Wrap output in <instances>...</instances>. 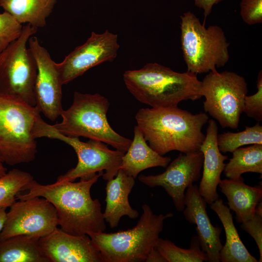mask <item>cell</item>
<instances>
[{
	"instance_id": "6da1fadb",
	"label": "cell",
	"mask_w": 262,
	"mask_h": 262,
	"mask_svg": "<svg viewBox=\"0 0 262 262\" xmlns=\"http://www.w3.org/2000/svg\"><path fill=\"white\" fill-rule=\"evenodd\" d=\"M103 173H98L88 180L78 182L56 180L43 185L34 180L28 186V193H19L17 200L36 196L48 199L55 208L59 225L64 231L74 235H83L104 232L106 224L101 204L93 199L90 193L93 185Z\"/></svg>"
},
{
	"instance_id": "7a4b0ae2",
	"label": "cell",
	"mask_w": 262,
	"mask_h": 262,
	"mask_svg": "<svg viewBox=\"0 0 262 262\" xmlns=\"http://www.w3.org/2000/svg\"><path fill=\"white\" fill-rule=\"evenodd\" d=\"M135 119L150 147L164 156L173 150L183 153L199 150L205 137L202 130L209 116L178 107L147 108L137 112Z\"/></svg>"
},
{
	"instance_id": "3957f363",
	"label": "cell",
	"mask_w": 262,
	"mask_h": 262,
	"mask_svg": "<svg viewBox=\"0 0 262 262\" xmlns=\"http://www.w3.org/2000/svg\"><path fill=\"white\" fill-rule=\"evenodd\" d=\"M196 75L150 63L139 69L126 71L123 80L130 93L140 102L151 108H169L202 97L201 81Z\"/></svg>"
},
{
	"instance_id": "277c9868",
	"label": "cell",
	"mask_w": 262,
	"mask_h": 262,
	"mask_svg": "<svg viewBox=\"0 0 262 262\" xmlns=\"http://www.w3.org/2000/svg\"><path fill=\"white\" fill-rule=\"evenodd\" d=\"M142 209L141 216L131 229L88 234L100 252L103 262H145L149 252L156 246L164 220L173 214L156 215L147 204Z\"/></svg>"
},
{
	"instance_id": "5b68a950",
	"label": "cell",
	"mask_w": 262,
	"mask_h": 262,
	"mask_svg": "<svg viewBox=\"0 0 262 262\" xmlns=\"http://www.w3.org/2000/svg\"><path fill=\"white\" fill-rule=\"evenodd\" d=\"M109 106L107 98L98 93L75 92L72 105L61 112V122L52 125L65 135L99 141L125 153L131 140L117 133L109 124Z\"/></svg>"
},
{
	"instance_id": "8992f818",
	"label": "cell",
	"mask_w": 262,
	"mask_h": 262,
	"mask_svg": "<svg viewBox=\"0 0 262 262\" xmlns=\"http://www.w3.org/2000/svg\"><path fill=\"white\" fill-rule=\"evenodd\" d=\"M40 113L35 106L0 93V157L4 163L14 166L35 159L33 131Z\"/></svg>"
},
{
	"instance_id": "52a82bcc",
	"label": "cell",
	"mask_w": 262,
	"mask_h": 262,
	"mask_svg": "<svg viewBox=\"0 0 262 262\" xmlns=\"http://www.w3.org/2000/svg\"><path fill=\"white\" fill-rule=\"evenodd\" d=\"M180 42L187 71L197 75L214 71L229 60L225 33L217 25L206 28L192 12L180 16Z\"/></svg>"
},
{
	"instance_id": "ba28073f",
	"label": "cell",
	"mask_w": 262,
	"mask_h": 262,
	"mask_svg": "<svg viewBox=\"0 0 262 262\" xmlns=\"http://www.w3.org/2000/svg\"><path fill=\"white\" fill-rule=\"evenodd\" d=\"M33 134L35 139L47 137L62 141L71 146L75 151L78 159L76 166L60 176L57 180L74 181L79 178L81 180H88L97 172L105 171L102 177L107 181L117 174L125 154L117 149H110L106 144L99 141L90 139L84 142L78 137L63 134L53 125L46 122L40 115L35 122Z\"/></svg>"
},
{
	"instance_id": "9c48e42d",
	"label": "cell",
	"mask_w": 262,
	"mask_h": 262,
	"mask_svg": "<svg viewBox=\"0 0 262 262\" xmlns=\"http://www.w3.org/2000/svg\"><path fill=\"white\" fill-rule=\"evenodd\" d=\"M37 31V28L26 24L20 36L0 53V93L33 106L36 104L34 86L37 67L27 45Z\"/></svg>"
},
{
	"instance_id": "30bf717a",
	"label": "cell",
	"mask_w": 262,
	"mask_h": 262,
	"mask_svg": "<svg viewBox=\"0 0 262 262\" xmlns=\"http://www.w3.org/2000/svg\"><path fill=\"white\" fill-rule=\"evenodd\" d=\"M247 91L245 79L235 72H209L201 81L204 110L223 128L236 129Z\"/></svg>"
},
{
	"instance_id": "8fae6325",
	"label": "cell",
	"mask_w": 262,
	"mask_h": 262,
	"mask_svg": "<svg viewBox=\"0 0 262 262\" xmlns=\"http://www.w3.org/2000/svg\"><path fill=\"white\" fill-rule=\"evenodd\" d=\"M59 225L56 210L46 198L36 196L16 201L7 212L0 240L17 235L45 236Z\"/></svg>"
},
{
	"instance_id": "7c38bea8",
	"label": "cell",
	"mask_w": 262,
	"mask_h": 262,
	"mask_svg": "<svg viewBox=\"0 0 262 262\" xmlns=\"http://www.w3.org/2000/svg\"><path fill=\"white\" fill-rule=\"evenodd\" d=\"M203 155L200 151L181 153L166 167L162 173L155 175H141L139 180L154 188L162 187L172 198L179 212L185 208V192L201 177Z\"/></svg>"
},
{
	"instance_id": "4fadbf2b",
	"label": "cell",
	"mask_w": 262,
	"mask_h": 262,
	"mask_svg": "<svg viewBox=\"0 0 262 262\" xmlns=\"http://www.w3.org/2000/svg\"><path fill=\"white\" fill-rule=\"evenodd\" d=\"M117 38L116 34L108 30L102 33L92 32L84 44L76 47L63 61L57 63L63 85L96 66L113 61L119 48Z\"/></svg>"
},
{
	"instance_id": "5bb4252c",
	"label": "cell",
	"mask_w": 262,
	"mask_h": 262,
	"mask_svg": "<svg viewBox=\"0 0 262 262\" xmlns=\"http://www.w3.org/2000/svg\"><path fill=\"white\" fill-rule=\"evenodd\" d=\"M28 44L37 67L34 86L35 106L49 119L55 121L63 110V84L57 63L47 49L40 45L37 37L32 36Z\"/></svg>"
},
{
	"instance_id": "9a60e30c",
	"label": "cell",
	"mask_w": 262,
	"mask_h": 262,
	"mask_svg": "<svg viewBox=\"0 0 262 262\" xmlns=\"http://www.w3.org/2000/svg\"><path fill=\"white\" fill-rule=\"evenodd\" d=\"M40 248L49 262H103L89 236L74 235L56 228L39 238Z\"/></svg>"
},
{
	"instance_id": "2e32d148",
	"label": "cell",
	"mask_w": 262,
	"mask_h": 262,
	"mask_svg": "<svg viewBox=\"0 0 262 262\" xmlns=\"http://www.w3.org/2000/svg\"><path fill=\"white\" fill-rule=\"evenodd\" d=\"M184 204L182 212L185 218L196 225L200 247L207 254L208 262H219V253L223 246L220 240L222 229L211 223L206 210L207 203L196 184H192L186 190Z\"/></svg>"
},
{
	"instance_id": "e0dca14e",
	"label": "cell",
	"mask_w": 262,
	"mask_h": 262,
	"mask_svg": "<svg viewBox=\"0 0 262 262\" xmlns=\"http://www.w3.org/2000/svg\"><path fill=\"white\" fill-rule=\"evenodd\" d=\"M204 140L199 150L203 155L202 177L198 186L200 195L210 205L219 198L217 189L228 157L222 154L217 143L218 128L214 120L209 119Z\"/></svg>"
},
{
	"instance_id": "ac0fdd59",
	"label": "cell",
	"mask_w": 262,
	"mask_h": 262,
	"mask_svg": "<svg viewBox=\"0 0 262 262\" xmlns=\"http://www.w3.org/2000/svg\"><path fill=\"white\" fill-rule=\"evenodd\" d=\"M135 183V179L121 169L114 178L107 180L105 188L106 204L103 215L111 228L117 227L123 216L131 219L138 217V212L131 207L129 201V195Z\"/></svg>"
},
{
	"instance_id": "d6986e66",
	"label": "cell",
	"mask_w": 262,
	"mask_h": 262,
	"mask_svg": "<svg viewBox=\"0 0 262 262\" xmlns=\"http://www.w3.org/2000/svg\"><path fill=\"white\" fill-rule=\"evenodd\" d=\"M218 186L227 197L228 207L235 212L238 223L245 222L253 217L258 203L262 201V185H248L242 177L237 180H221Z\"/></svg>"
},
{
	"instance_id": "ffe728a7",
	"label": "cell",
	"mask_w": 262,
	"mask_h": 262,
	"mask_svg": "<svg viewBox=\"0 0 262 262\" xmlns=\"http://www.w3.org/2000/svg\"><path fill=\"white\" fill-rule=\"evenodd\" d=\"M171 161L170 157L160 155L147 145L142 132L136 125L134 136L124 154L120 167L127 175L135 179L141 171L151 167H166Z\"/></svg>"
},
{
	"instance_id": "44dd1931",
	"label": "cell",
	"mask_w": 262,
	"mask_h": 262,
	"mask_svg": "<svg viewBox=\"0 0 262 262\" xmlns=\"http://www.w3.org/2000/svg\"><path fill=\"white\" fill-rule=\"evenodd\" d=\"M210 205L220 220L225 231L226 242L219 253L220 262H258L243 243L234 225L230 210L223 200L218 198Z\"/></svg>"
},
{
	"instance_id": "7402d4cb",
	"label": "cell",
	"mask_w": 262,
	"mask_h": 262,
	"mask_svg": "<svg viewBox=\"0 0 262 262\" xmlns=\"http://www.w3.org/2000/svg\"><path fill=\"white\" fill-rule=\"evenodd\" d=\"M57 0H0V7L17 22L45 27Z\"/></svg>"
},
{
	"instance_id": "603a6c76",
	"label": "cell",
	"mask_w": 262,
	"mask_h": 262,
	"mask_svg": "<svg viewBox=\"0 0 262 262\" xmlns=\"http://www.w3.org/2000/svg\"><path fill=\"white\" fill-rule=\"evenodd\" d=\"M39 240L17 235L0 240V262H49L40 248Z\"/></svg>"
},
{
	"instance_id": "cb8c5ba5",
	"label": "cell",
	"mask_w": 262,
	"mask_h": 262,
	"mask_svg": "<svg viewBox=\"0 0 262 262\" xmlns=\"http://www.w3.org/2000/svg\"><path fill=\"white\" fill-rule=\"evenodd\" d=\"M232 153L223 171L226 178L237 180L246 172L262 174V145L240 147Z\"/></svg>"
},
{
	"instance_id": "d4e9b609",
	"label": "cell",
	"mask_w": 262,
	"mask_h": 262,
	"mask_svg": "<svg viewBox=\"0 0 262 262\" xmlns=\"http://www.w3.org/2000/svg\"><path fill=\"white\" fill-rule=\"evenodd\" d=\"M156 247L167 262H208L207 254L201 248L197 236H193L190 247L182 248L168 239L159 238Z\"/></svg>"
},
{
	"instance_id": "484cf974",
	"label": "cell",
	"mask_w": 262,
	"mask_h": 262,
	"mask_svg": "<svg viewBox=\"0 0 262 262\" xmlns=\"http://www.w3.org/2000/svg\"><path fill=\"white\" fill-rule=\"evenodd\" d=\"M33 177L28 172L14 168L0 178V207L10 208L16 200V196L27 190Z\"/></svg>"
},
{
	"instance_id": "4316f807",
	"label": "cell",
	"mask_w": 262,
	"mask_h": 262,
	"mask_svg": "<svg viewBox=\"0 0 262 262\" xmlns=\"http://www.w3.org/2000/svg\"><path fill=\"white\" fill-rule=\"evenodd\" d=\"M217 143L222 153L232 152L245 145H262V126L259 122L253 126H246L241 131L225 132L217 135Z\"/></svg>"
},
{
	"instance_id": "83f0119b",
	"label": "cell",
	"mask_w": 262,
	"mask_h": 262,
	"mask_svg": "<svg viewBox=\"0 0 262 262\" xmlns=\"http://www.w3.org/2000/svg\"><path fill=\"white\" fill-rule=\"evenodd\" d=\"M23 27L7 12L0 13V53L20 36Z\"/></svg>"
},
{
	"instance_id": "f1b7e54d",
	"label": "cell",
	"mask_w": 262,
	"mask_h": 262,
	"mask_svg": "<svg viewBox=\"0 0 262 262\" xmlns=\"http://www.w3.org/2000/svg\"><path fill=\"white\" fill-rule=\"evenodd\" d=\"M256 85L257 91L251 96H246L245 98L243 113L257 122L262 120V71L258 75Z\"/></svg>"
},
{
	"instance_id": "f546056e",
	"label": "cell",
	"mask_w": 262,
	"mask_h": 262,
	"mask_svg": "<svg viewBox=\"0 0 262 262\" xmlns=\"http://www.w3.org/2000/svg\"><path fill=\"white\" fill-rule=\"evenodd\" d=\"M240 7L241 16L246 24L262 22V0H241Z\"/></svg>"
},
{
	"instance_id": "4dcf8cb0",
	"label": "cell",
	"mask_w": 262,
	"mask_h": 262,
	"mask_svg": "<svg viewBox=\"0 0 262 262\" xmlns=\"http://www.w3.org/2000/svg\"><path fill=\"white\" fill-rule=\"evenodd\" d=\"M240 228L255 240L259 253V262H262V213L255 212L253 217L241 223Z\"/></svg>"
},
{
	"instance_id": "1f68e13d",
	"label": "cell",
	"mask_w": 262,
	"mask_h": 262,
	"mask_svg": "<svg viewBox=\"0 0 262 262\" xmlns=\"http://www.w3.org/2000/svg\"><path fill=\"white\" fill-rule=\"evenodd\" d=\"M223 0H194L195 5L203 10L205 19L211 13L213 7Z\"/></svg>"
},
{
	"instance_id": "d6a6232c",
	"label": "cell",
	"mask_w": 262,
	"mask_h": 262,
	"mask_svg": "<svg viewBox=\"0 0 262 262\" xmlns=\"http://www.w3.org/2000/svg\"><path fill=\"white\" fill-rule=\"evenodd\" d=\"M146 262H167L161 253L155 247L148 253Z\"/></svg>"
},
{
	"instance_id": "836d02e7",
	"label": "cell",
	"mask_w": 262,
	"mask_h": 262,
	"mask_svg": "<svg viewBox=\"0 0 262 262\" xmlns=\"http://www.w3.org/2000/svg\"><path fill=\"white\" fill-rule=\"evenodd\" d=\"M6 208L0 207V233L1 231L5 221L6 216Z\"/></svg>"
},
{
	"instance_id": "e575fe53",
	"label": "cell",
	"mask_w": 262,
	"mask_h": 262,
	"mask_svg": "<svg viewBox=\"0 0 262 262\" xmlns=\"http://www.w3.org/2000/svg\"><path fill=\"white\" fill-rule=\"evenodd\" d=\"M7 172V168L4 165V163L0 157V178Z\"/></svg>"
}]
</instances>
